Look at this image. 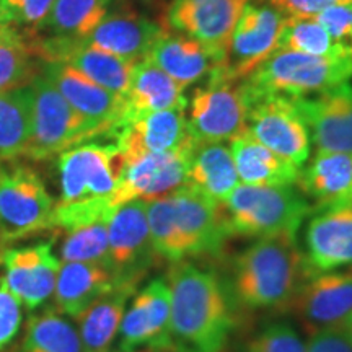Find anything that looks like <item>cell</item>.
Listing matches in <instances>:
<instances>
[{"label": "cell", "instance_id": "cell-23", "mask_svg": "<svg viewBox=\"0 0 352 352\" xmlns=\"http://www.w3.org/2000/svg\"><path fill=\"white\" fill-rule=\"evenodd\" d=\"M145 59L155 64L179 87L188 88L222 67L223 60L208 46L183 33L170 30L153 43Z\"/></svg>", "mask_w": 352, "mask_h": 352}, {"label": "cell", "instance_id": "cell-25", "mask_svg": "<svg viewBox=\"0 0 352 352\" xmlns=\"http://www.w3.org/2000/svg\"><path fill=\"white\" fill-rule=\"evenodd\" d=\"M134 283H121L77 316L82 352H113L129 298L138 292Z\"/></svg>", "mask_w": 352, "mask_h": 352}, {"label": "cell", "instance_id": "cell-16", "mask_svg": "<svg viewBox=\"0 0 352 352\" xmlns=\"http://www.w3.org/2000/svg\"><path fill=\"white\" fill-rule=\"evenodd\" d=\"M170 318L168 283L166 279H153L134 294L126 308L113 352H132L142 347L170 351Z\"/></svg>", "mask_w": 352, "mask_h": 352}, {"label": "cell", "instance_id": "cell-44", "mask_svg": "<svg viewBox=\"0 0 352 352\" xmlns=\"http://www.w3.org/2000/svg\"><path fill=\"white\" fill-rule=\"evenodd\" d=\"M132 352H171V351H166V349H158V347H142V349L132 351Z\"/></svg>", "mask_w": 352, "mask_h": 352}, {"label": "cell", "instance_id": "cell-10", "mask_svg": "<svg viewBox=\"0 0 352 352\" xmlns=\"http://www.w3.org/2000/svg\"><path fill=\"white\" fill-rule=\"evenodd\" d=\"M285 19L270 2L252 0L246 3L232 32L220 72L230 80H246L279 50Z\"/></svg>", "mask_w": 352, "mask_h": 352}, {"label": "cell", "instance_id": "cell-19", "mask_svg": "<svg viewBox=\"0 0 352 352\" xmlns=\"http://www.w3.org/2000/svg\"><path fill=\"white\" fill-rule=\"evenodd\" d=\"M316 152H352V83L294 98Z\"/></svg>", "mask_w": 352, "mask_h": 352}, {"label": "cell", "instance_id": "cell-33", "mask_svg": "<svg viewBox=\"0 0 352 352\" xmlns=\"http://www.w3.org/2000/svg\"><path fill=\"white\" fill-rule=\"evenodd\" d=\"M41 63L30 50L23 34L0 25V94L30 85L39 72Z\"/></svg>", "mask_w": 352, "mask_h": 352}, {"label": "cell", "instance_id": "cell-9", "mask_svg": "<svg viewBox=\"0 0 352 352\" xmlns=\"http://www.w3.org/2000/svg\"><path fill=\"white\" fill-rule=\"evenodd\" d=\"M246 104L241 82L214 70L206 85L192 91L188 127L199 142H226L246 131Z\"/></svg>", "mask_w": 352, "mask_h": 352}, {"label": "cell", "instance_id": "cell-24", "mask_svg": "<svg viewBox=\"0 0 352 352\" xmlns=\"http://www.w3.org/2000/svg\"><path fill=\"white\" fill-rule=\"evenodd\" d=\"M124 280L101 263H60L54 289L56 310L60 315L77 318L96 298ZM135 284V283H134Z\"/></svg>", "mask_w": 352, "mask_h": 352}, {"label": "cell", "instance_id": "cell-4", "mask_svg": "<svg viewBox=\"0 0 352 352\" xmlns=\"http://www.w3.org/2000/svg\"><path fill=\"white\" fill-rule=\"evenodd\" d=\"M352 78V57H320L277 50L246 80V95L302 98L321 94Z\"/></svg>", "mask_w": 352, "mask_h": 352}, {"label": "cell", "instance_id": "cell-28", "mask_svg": "<svg viewBox=\"0 0 352 352\" xmlns=\"http://www.w3.org/2000/svg\"><path fill=\"white\" fill-rule=\"evenodd\" d=\"M297 184L315 201L314 209L352 201V152H316Z\"/></svg>", "mask_w": 352, "mask_h": 352}, {"label": "cell", "instance_id": "cell-36", "mask_svg": "<svg viewBox=\"0 0 352 352\" xmlns=\"http://www.w3.org/2000/svg\"><path fill=\"white\" fill-rule=\"evenodd\" d=\"M59 254L63 263L108 264V220L87 223L65 232Z\"/></svg>", "mask_w": 352, "mask_h": 352}, {"label": "cell", "instance_id": "cell-17", "mask_svg": "<svg viewBox=\"0 0 352 352\" xmlns=\"http://www.w3.org/2000/svg\"><path fill=\"white\" fill-rule=\"evenodd\" d=\"M168 196L188 258L214 256L220 253L227 236H230L222 204L188 184H183Z\"/></svg>", "mask_w": 352, "mask_h": 352}, {"label": "cell", "instance_id": "cell-14", "mask_svg": "<svg viewBox=\"0 0 352 352\" xmlns=\"http://www.w3.org/2000/svg\"><path fill=\"white\" fill-rule=\"evenodd\" d=\"M287 308L302 320L308 334L341 328L352 315V266L307 274Z\"/></svg>", "mask_w": 352, "mask_h": 352}, {"label": "cell", "instance_id": "cell-40", "mask_svg": "<svg viewBox=\"0 0 352 352\" xmlns=\"http://www.w3.org/2000/svg\"><path fill=\"white\" fill-rule=\"evenodd\" d=\"M20 328L21 303L7 289V285L2 280V274H0V352H13L8 351V347L15 341Z\"/></svg>", "mask_w": 352, "mask_h": 352}, {"label": "cell", "instance_id": "cell-2", "mask_svg": "<svg viewBox=\"0 0 352 352\" xmlns=\"http://www.w3.org/2000/svg\"><path fill=\"white\" fill-rule=\"evenodd\" d=\"M307 274L297 233L264 236L233 261L232 296L248 310H285Z\"/></svg>", "mask_w": 352, "mask_h": 352}, {"label": "cell", "instance_id": "cell-35", "mask_svg": "<svg viewBox=\"0 0 352 352\" xmlns=\"http://www.w3.org/2000/svg\"><path fill=\"white\" fill-rule=\"evenodd\" d=\"M147 202V220L151 230V243L157 258L170 263L188 259L186 246L176 227L173 206L170 196Z\"/></svg>", "mask_w": 352, "mask_h": 352}, {"label": "cell", "instance_id": "cell-22", "mask_svg": "<svg viewBox=\"0 0 352 352\" xmlns=\"http://www.w3.org/2000/svg\"><path fill=\"white\" fill-rule=\"evenodd\" d=\"M166 32V26L134 12L108 13L83 43L127 63L147 57L153 43Z\"/></svg>", "mask_w": 352, "mask_h": 352}, {"label": "cell", "instance_id": "cell-32", "mask_svg": "<svg viewBox=\"0 0 352 352\" xmlns=\"http://www.w3.org/2000/svg\"><path fill=\"white\" fill-rule=\"evenodd\" d=\"M16 352H82L80 338L56 308H47L30 316Z\"/></svg>", "mask_w": 352, "mask_h": 352}, {"label": "cell", "instance_id": "cell-30", "mask_svg": "<svg viewBox=\"0 0 352 352\" xmlns=\"http://www.w3.org/2000/svg\"><path fill=\"white\" fill-rule=\"evenodd\" d=\"M32 85L0 94V162L26 157L32 135Z\"/></svg>", "mask_w": 352, "mask_h": 352}, {"label": "cell", "instance_id": "cell-38", "mask_svg": "<svg viewBox=\"0 0 352 352\" xmlns=\"http://www.w3.org/2000/svg\"><path fill=\"white\" fill-rule=\"evenodd\" d=\"M241 352H307V344L292 324L277 321L254 334Z\"/></svg>", "mask_w": 352, "mask_h": 352}, {"label": "cell", "instance_id": "cell-18", "mask_svg": "<svg viewBox=\"0 0 352 352\" xmlns=\"http://www.w3.org/2000/svg\"><path fill=\"white\" fill-rule=\"evenodd\" d=\"M41 63V60H39ZM41 72L85 120L113 138L126 111V98L113 94L64 63H41Z\"/></svg>", "mask_w": 352, "mask_h": 352}, {"label": "cell", "instance_id": "cell-3", "mask_svg": "<svg viewBox=\"0 0 352 352\" xmlns=\"http://www.w3.org/2000/svg\"><path fill=\"white\" fill-rule=\"evenodd\" d=\"M228 235L264 236L297 233L314 206L292 186L239 184L222 204Z\"/></svg>", "mask_w": 352, "mask_h": 352}, {"label": "cell", "instance_id": "cell-6", "mask_svg": "<svg viewBox=\"0 0 352 352\" xmlns=\"http://www.w3.org/2000/svg\"><path fill=\"white\" fill-rule=\"evenodd\" d=\"M33 88L32 135L26 158L34 162L56 155L104 135V132L77 113L50 78L41 72L30 83Z\"/></svg>", "mask_w": 352, "mask_h": 352}, {"label": "cell", "instance_id": "cell-5", "mask_svg": "<svg viewBox=\"0 0 352 352\" xmlns=\"http://www.w3.org/2000/svg\"><path fill=\"white\" fill-rule=\"evenodd\" d=\"M56 202L32 165L0 162V246L54 230Z\"/></svg>", "mask_w": 352, "mask_h": 352}, {"label": "cell", "instance_id": "cell-42", "mask_svg": "<svg viewBox=\"0 0 352 352\" xmlns=\"http://www.w3.org/2000/svg\"><path fill=\"white\" fill-rule=\"evenodd\" d=\"M287 16H315L329 7L352 3V0H267Z\"/></svg>", "mask_w": 352, "mask_h": 352}, {"label": "cell", "instance_id": "cell-27", "mask_svg": "<svg viewBox=\"0 0 352 352\" xmlns=\"http://www.w3.org/2000/svg\"><path fill=\"white\" fill-rule=\"evenodd\" d=\"M230 152L240 184L248 186H292L300 168L270 151L246 129L230 140Z\"/></svg>", "mask_w": 352, "mask_h": 352}, {"label": "cell", "instance_id": "cell-20", "mask_svg": "<svg viewBox=\"0 0 352 352\" xmlns=\"http://www.w3.org/2000/svg\"><path fill=\"white\" fill-rule=\"evenodd\" d=\"M314 210L305 228L307 271L311 274L352 266V201Z\"/></svg>", "mask_w": 352, "mask_h": 352}, {"label": "cell", "instance_id": "cell-37", "mask_svg": "<svg viewBox=\"0 0 352 352\" xmlns=\"http://www.w3.org/2000/svg\"><path fill=\"white\" fill-rule=\"evenodd\" d=\"M52 3L54 0H0V25L32 38L46 21Z\"/></svg>", "mask_w": 352, "mask_h": 352}, {"label": "cell", "instance_id": "cell-8", "mask_svg": "<svg viewBox=\"0 0 352 352\" xmlns=\"http://www.w3.org/2000/svg\"><path fill=\"white\" fill-rule=\"evenodd\" d=\"M245 91V90H243ZM246 129L264 147L302 170L310 158L311 139L296 100L284 95L245 94Z\"/></svg>", "mask_w": 352, "mask_h": 352}, {"label": "cell", "instance_id": "cell-7", "mask_svg": "<svg viewBox=\"0 0 352 352\" xmlns=\"http://www.w3.org/2000/svg\"><path fill=\"white\" fill-rule=\"evenodd\" d=\"M57 157L60 183L57 204L111 199L124 168V155L116 144L85 142Z\"/></svg>", "mask_w": 352, "mask_h": 352}, {"label": "cell", "instance_id": "cell-12", "mask_svg": "<svg viewBox=\"0 0 352 352\" xmlns=\"http://www.w3.org/2000/svg\"><path fill=\"white\" fill-rule=\"evenodd\" d=\"M52 248L54 240L0 248V274L3 284L28 310H36L54 294L60 261Z\"/></svg>", "mask_w": 352, "mask_h": 352}, {"label": "cell", "instance_id": "cell-31", "mask_svg": "<svg viewBox=\"0 0 352 352\" xmlns=\"http://www.w3.org/2000/svg\"><path fill=\"white\" fill-rule=\"evenodd\" d=\"M109 2L111 0H54L46 21L33 36L85 39L108 15Z\"/></svg>", "mask_w": 352, "mask_h": 352}, {"label": "cell", "instance_id": "cell-26", "mask_svg": "<svg viewBox=\"0 0 352 352\" xmlns=\"http://www.w3.org/2000/svg\"><path fill=\"white\" fill-rule=\"evenodd\" d=\"M124 98L126 111L121 126L145 114L173 108L186 109L188 107L183 88L148 59L134 64L129 90Z\"/></svg>", "mask_w": 352, "mask_h": 352}, {"label": "cell", "instance_id": "cell-11", "mask_svg": "<svg viewBox=\"0 0 352 352\" xmlns=\"http://www.w3.org/2000/svg\"><path fill=\"white\" fill-rule=\"evenodd\" d=\"M153 258L147 202L135 199L118 206L108 220L109 270L120 280L139 284Z\"/></svg>", "mask_w": 352, "mask_h": 352}, {"label": "cell", "instance_id": "cell-13", "mask_svg": "<svg viewBox=\"0 0 352 352\" xmlns=\"http://www.w3.org/2000/svg\"><path fill=\"white\" fill-rule=\"evenodd\" d=\"M192 147L195 144L182 151L124 158V168L111 196V204L118 208L135 199H158L182 188L188 179Z\"/></svg>", "mask_w": 352, "mask_h": 352}, {"label": "cell", "instance_id": "cell-1", "mask_svg": "<svg viewBox=\"0 0 352 352\" xmlns=\"http://www.w3.org/2000/svg\"><path fill=\"white\" fill-rule=\"evenodd\" d=\"M170 351L223 352L235 327L226 289L214 272L186 261L171 263Z\"/></svg>", "mask_w": 352, "mask_h": 352}, {"label": "cell", "instance_id": "cell-43", "mask_svg": "<svg viewBox=\"0 0 352 352\" xmlns=\"http://www.w3.org/2000/svg\"><path fill=\"white\" fill-rule=\"evenodd\" d=\"M341 328L344 329V333L347 334V338H349V340L352 341V315L349 316V318H347V321H346L344 324H342Z\"/></svg>", "mask_w": 352, "mask_h": 352}, {"label": "cell", "instance_id": "cell-29", "mask_svg": "<svg viewBox=\"0 0 352 352\" xmlns=\"http://www.w3.org/2000/svg\"><path fill=\"white\" fill-rule=\"evenodd\" d=\"M186 184L223 204L240 184L230 147L223 142L196 140L189 158Z\"/></svg>", "mask_w": 352, "mask_h": 352}, {"label": "cell", "instance_id": "cell-34", "mask_svg": "<svg viewBox=\"0 0 352 352\" xmlns=\"http://www.w3.org/2000/svg\"><path fill=\"white\" fill-rule=\"evenodd\" d=\"M279 50L320 57H349L333 41L315 16H287Z\"/></svg>", "mask_w": 352, "mask_h": 352}, {"label": "cell", "instance_id": "cell-41", "mask_svg": "<svg viewBox=\"0 0 352 352\" xmlns=\"http://www.w3.org/2000/svg\"><path fill=\"white\" fill-rule=\"evenodd\" d=\"M305 344L307 352H352V341L342 328L310 333Z\"/></svg>", "mask_w": 352, "mask_h": 352}, {"label": "cell", "instance_id": "cell-21", "mask_svg": "<svg viewBox=\"0 0 352 352\" xmlns=\"http://www.w3.org/2000/svg\"><path fill=\"white\" fill-rule=\"evenodd\" d=\"M184 108L165 109L132 120L114 132V144L124 158L145 153H166L186 148L195 144L188 127Z\"/></svg>", "mask_w": 352, "mask_h": 352}, {"label": "cell", "instance_id": "cell-15", "mask_svg": "<svg viewBox=\"0 0 352 352\" xmlns=\"http://www.w3.org/2000/svg\"><path fill=\"white\" fill-rule=\"evenodd\" d=\"M250 2L252 0H171L165 26L197 39L226 60L233 28Z\"/></svg>", "mask_w": 352, "mask_h": 352}, {"label": "cell", "instance_id": "cell-39", "mask_svg": "<svg viewBox=\"0 0 352 352\" xmlns=\"http://www.w3.org/2000/svg\"><path fill=\"white\" fill-rule=\"evenodd\" d=\"M315 19L323 25L333 41L352 57V3L329 7L315 15Z\"/></svg>", "mask_w": 352, "mask_h": 352}]
</instances>
